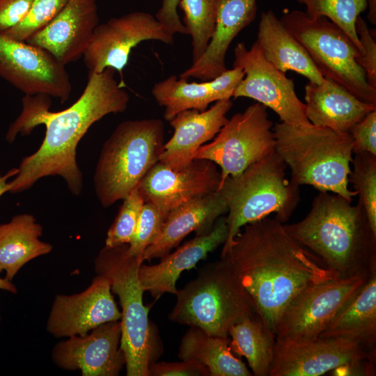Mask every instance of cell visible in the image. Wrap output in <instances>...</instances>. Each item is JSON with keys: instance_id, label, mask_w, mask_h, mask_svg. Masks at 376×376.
<instances>
[{"instance_id": "cell-1", "label": "cell", "mask_w": 376, "mask_h": 376, "mask_svg": "<svg viewBox=\"0 0 376 376\" xmlns=\"http://www.w3.org/2000/svg\"><path fill=\"white\" fill-rule=\"evenodd\" d=\"M114 74L111 68L88 72L82 94L60 111H49L48 95L24 96L22 112L10 125L6 140L13 142L17 134H29L40 125H45V135L39 148L22 160L10 182V192L27 190L40 178L59 175L74 195L81 194L83 177L77 163L78 143L93 124L109 113L125 111L129 102V94Z\"/></svg>"}, {"instance_id": "cell-2", "label": "cell", "mask_w": 376, "mask_h": 376, "mask_svg": "<svg viewBox=\"0 0 376 376\" xmlns=\"http://www.w3.org/2000/svg\"><path fill=\"white\" fill-rule=\"evenodd\" d=\"M221 258L228 261L258 316L274 334L281 313L298 292L338 277L275 218L243 226Z\"/></svg>"}, {"instance_id": "cell-3", "label": "cell", "mask_w": 376, "mask_h": 376, "mask_svg": "<svg viewBox=\"0 0 376 376\" xmlns=\"http://www.w3.org/2000/svg\"><path fill=\"white\" fill-rule=\"evenodd\" d=\"M283 228L338 277L368 276L376 270V234L358 202L320 191L301 221Z\"/></svg>"}, {"instance_id": "cell-4", "label": "cell", "mask_w": 376, "mask_h": 376, "mask_svg": "<svg viewBox=\"0 0 376 376\" xmlns=\"http://www.w3.org/2000/svg\"><path fill=\"white\" fill-rule=\"evenodd\" d=\"M275 151L298 186L338 194L349 201L357 196L348 187L353 140L349 132L312 125L297 127L281 122L273 127Z\"/></svg>"}, {"instance_id": "cell-5", "label": "cell", "mask_w": 376, "mask_h": 376, "mask_svg": "<svg viewBox=\"0 0 376 376\" xmlns=\"http://www.w3.org/2000/svg\"><path fill=\"white\" fill-rule=\"evenodd\" d=\"M164 145L162 120L120 123L104 143L93 181L97 197L107 207L123 200L159 162Z\"/></svg>"}, {"instance_id": "cell-6", "label": "cell", "mask_w": 376, "mask_h": 376, "mask_svg": "<svg viewBox=\"0 0 376 376\" xmlns=\"http://www.w3.org/2000/svg\"><path fill=\"white\" fill-rule=\"evenodd\" d=\"M287 166L276 151L252 164L241 173L228 177L218 191L227 208L228 237L221 256L245 225L275 213L288 221L299 201V186L287 179Z\"/></svg>"}, {"instance_id": "cell-7", "label": "cell", "mask_w": 376, "mask_h": 376, "mask_svg": "<svg viewBox=\"0 0 376 376\" xmlns=\"http://www.w3.org/2000/svg\"><path fill=\"white\" fill-rule=\"evenodd\" d=\"M175 295L169 318L213 336L227 337L231 327L258 315L251 296L223 258L202 267Z\"/></svg>"}, {"instance_id": "cell-8", "label": "cell", "mask_w": 376, "mask_h": 376, "mask_svg": "<svg viewBox=\"0 0 376 376\" xmlns=\"http://www.w3.org/2000/svg\"><path fill=\"white\" fill-rule=\"evenodd\" d=\"M127 249L128 244L104 246L95 260V269L108 279L120 301V347L125 358L126 375L148 376L157 354L155 336L148 319L150 308L143 304L145 291L139 276L141 263Z\"/></svg>"}, {"instance_id": "cell-9", "label": "cell", "mask_w": 376, "mask_h": 376, "mask_svg": "<svg viewBox=\"0 0 376 376\" xmlns=\"http://www.w3.org/2000/svg\"><path fill=\"white\" fill-rule=\"evenodd\" d=\"M304 47L321 75L363 102L376 104V88L359 65L361 53L348 36L325 17L310 18L301 10L284 11L280 18Z\"/></svg>"}, {"instance_id": "cell-10", "label": "cell", "mask_w": 376, "mask_h": 376, "mask_svg": "<svg viewBox=\"0 0 376 376\" xmlns=\"http://www.w3.org/2000/svg\"><path fill=\"white\" fill-rule=\"evenodd\" d=\"M274 151L273 123L267 107L256 102L228 119L212 141L199 148L194 159L219 166L221 185Z\"/></svg>"}, {"instance_id": "cell-11", "label": "cell", "mask_w": 376, "mask_h": 376, "mask_svg": "<svg viewBox=\"0 0 376 376\" xmlns=\"http://www.w3.org/2000/svg\"><path fill=\"white\" fill-rule=\"evenodd\" d=\"M233 66L244 73L233 97H249L273 110L281 122L297 127L313 125L305 113V104L298 97L292 79L275 68L264 57L258 41L250 49L244 42L234 49Z\"/></svg>"}, {"instance_id": "cell-12", "label": "cell", "mask_w": 376, "mask_h": 376, "mask_svg": "<svg viewBox=\"0 0 376 376\" xmlns=\"http://www.w3.org/2000/svg\"><path fill=\"white\" fill-rule=\"evenodd\" d=\"M368 276L336 277L304 288L281 313L274 330L276 340L318 338L338 310Z\"/></svg>"}, {"instance_id": "cell-13", "label": "cell", "mask_w": 376, "mask_h": 376, "mask_svg": "<svg viewBox=\"0 0 376 376\" xmlns=\"http://www.w3.org/2000/svg\"><path fill=\"white\" fill-rule=\"evenodd\" d=\"M0 77L25 95H45L66 102L72 83L65 65L47 50L0 33Z\"/></svg>"}, {"instance_id": "cell-14", "label": "cell", "mask_w": 376, "mask_h": 376, "mask_svg": "<svg viewBox=\"0 0 376 376\" xmlns=\"http://www.w3.org/2000/svg\"><path fill=\"white\" fill-rule=\"evenodd\" d=\"M173 36L152 15L132 12L95 28L83 56L88 72L99 73L111 68L122 74L132 49L145 40H159L173 44Z\"/></svg>"}, {"instance_id": "cell-15", "label": "cell", "mask_w": 376, "mask_h": 376, "mask_svg": "<svg viewBox=\"0 0 376 376\" xmlns=\"http://www.w3.org/2000/svg\"><path fill=\"white\" fill-rule=\"evenodd\" d=\"M375 354L341 338L276 340L268 376H319L354 361H375Z\"/></svg>"}, {"instance_id": "cell-16", "label": "cell", "mask_w": 376, "mask_h": 376, "mask_svg": "<svg viewBox=\"0 0 376 376\" xmlns=\"http://www.w3.org/2000/svg\"><path fill=\"white\" fill-rule=\"evenodd\" d=\"M221 173L207 159H194L187 167L173 170L158 162L141 182L144 203L154 205L166 219L173 209L218 190Z\"/></svg>"}, {"instance_id": "cell-17", "label": "cell", "mask_w": 376, "mask_h": 376, "mask_svg": "<svg viewBox=\"0 0 376 376\" xmlns=\"http://www.w3.org/2000/svg\"><path fill=\"white\" fill-rule=\"evenodd\" d=\"M108 279L97 274L79 293L55 297L47 322V330L56 338L84 336L106 322L120 320Z\"/></svg>"}, {"instance_id": "cell-18", "label": "cell", "mask_w": 376, "mask_h": 376, "mask_svg": "<svg viewBox=\"0 0 376 376\" xmlns=\"http://www.w3.org/2000/svg\"><path fill=\"white\" fill-rule=\"evenodd\" d=\"M120 320L106 322L84 336H72L52 350L59 368L80 370L83 376H116L125 366L120 347Z\"/></svg>"}, {"instance_id": "cell-19", "label": "cell", "mask_w": 376, "mask_h": 376, "mask_svg": "<svg viewBox=\"0 0 376 376\" xmlns=\"http://www.w3.org/2000/svg\"><path fill=\"white\" fill-rule=\"evenodd\" d=\"M98 24L97 0H68L47 25L24 41L66 65L83 57Z\"/></svg>"}, {"instance_id": "cell-20", "label": "cell", "mask_w": 376, "mask_h": 376, "mask_svg": "<svg viewBox=\"0 0 376 376\" xmlns=\"http://www.w3.org/2000/svg\"><path fill=\"white\" fill-rule=\"evenodd\" d=\"M233 106L230 99L221 100L208 109H189L178 113L170 122L172 137L164 145L159 162L173 170L189 165L201 146L212 139L227 123Z\"/></svg>"}, {"instance_id": "cell-21", "label": "cell", "mask_w": 376, "mask_h": 376, "mask_svg": "<svg viewBox=\"0 0 376 376\" xmlns=\"http://www.w3.org/2000/svg\"><path fill=\"white\" fill-rule=\"evenodd\" d=\"M228 234L226 217H220L209 233L196 235L172 253L160 258L159 263L152 265L142 263L139 267V276L143 290L150 292L155 299L164 293L175 295L178 290L176 281L180 274L195 267L210 252L224 244Z\"/></svg>"}, {"instance_id": "cell-22", "label": "cell", "mask_w": 376, "mask_h": 376, "mask_svg": "<svg viewBox=\"0 0 376 376\" xmlns=\"http://www.w3.org/2000/svg\"><path fill=\"white\" fill-rule=\"evenodd\" d=\"M257 10L256 0H222L215 29L205 51L179 77L208 81L226 70L225 58L230 43L255 19Z\"/></svg>"}, {"instance_id": "cell-23", "label": "cell", "mask_w": 376, "mask_h": 376, "mask_svg": "<svg viewBox=\"0 0 376 376\" xmlns=\"http://www.w3.org/2000/svg\"><path fill=\"white\" fill-rule=\"evenodd\" d=\"M226 204L217 191L171 210L166 217L157 240L144 251L143 262L166 256L190 233H209L217 219L227 212Z\"/></svg>"}, {"instance_id": "cell-24", "label": "cell", "mask_w": 376, "mask_h": 376, "mask_svg": "<svg viewBox=\"0 0 376 376\" xmlns=\"http://www.w3.org/2000/svg\"><path fill=\"white\" fill-rule=\"evenodd\" d=\"M304 90L306 116L316 127L348 132L352 126L376 110V104L361 101L329 79L324 78L320 84L309 82Z\"/></svg>"}, {"instance_id": "cell-25", "label": "cell", "mask_w": 376, "mask_h": 376, "mask_svg": "<svg viewBox=\"0 0 376 376\" xmlns=\"http://www.w3.org/2000/svg\"><path fill=\"white\" fill-rule=\"evenodd\" d=\"M318 337L344 338L376 353V270L338 310Z\"/></svg>"}, {"instance_id": "cell-26", "label": "cell", "mask_w": 376, "mask_h": 376, "mask_svg": "<svg viewBox=\"0 0 376 376\" xmlns=\"http://www.w3.org/2000/svg\"><path fill=\"white\" fill-rule=\"evenodd\" d=\"M236 86L235 77L228 72L201 82H188L187 79L171 75L156 83L151 93L158 104L164 107V119L170 121L183 111H203L211 102L230 99Z\"/></svg>"}, {"instance_id": "cell-27", "label": "cell", "mask_w": 376, "mask_h": 376, "mask_svg": "<svg viewBox=\"0 0 376 376\" xmlns=\"http://www.w3.org/2000/svg\"><path fill=\"white\" fill-rule=\"evenodd\" d=\"M267 61L283 72L293 71L320 84L324 77L301 44L272 10L260 15L256 40Z\"/></svg>"}, {"instance_id": "cell-28", "label": "cell", "mask_w": 376, "mask_h": 376, "mask_svg": "<svg viewBox=\"0 0 376 376\" xmlns=\"http://www.w3.org/2000/svg\"><path fill=\"white\" fill-rule=\"evenodd\" d=\"M42 227L29 214L14 216L0 224V273L11 281L18 271L28 262L49 253L52 246L40 240Z\"/></svg>"}, {"instance_id": "cell-29", "label": "cell", "mask_w": 376, "mask_h": 376, "mask_svg": "<svg viewBox=\"0 0 376 376\" xmlns=\"http://www.w3.org/2000/svg\"><path fill=\"white\" fill-rule=\"evenodd\" d=\"M229 344V336H213L200 328L189 327L181 340L178 357L204 365L210 376L253 375L232 352Z\"/></svg>"}, {"instance_id": "cell-30", "label": "cell", "mask_w": 376, "mask_h": 376, "mask_svg": "<svg viewBox=\"0 0 376 376\" xmlns=\"http://www.w3.org/2000/svg\"><path fill=\"white\" fill-rule=\"evenodd\" d=\"M230 348L244 357L255 376H268L273 359L276 338L258 315L247 318L228 331Z\"/></svg>"}, {"instance_id": "cell-31", "label": "cell", "mask_w": 376, "mask_h": 376, "mask_svg": "<svg viewBox=\"0 0 376 376\" xmlns=\"http://www.w3.org/2000/svg\"><path fill=\"white\" fill-rule=\"evenodd\" d=\"M222 0H180L185 26L191 37L192 63L205 51L214 33Z\"/></svg>"}, {"instance_id": "cell-32", "label": "cell", "mask_w": 376, "mask_h": 376, "mask_svg": "<svg viewBox=\"0 0 376 376\" xmlns=\"http://www.w3.org/2000/svg\"><path fill=\"white\" fill-rule=\"evenodd\" d=\"M306 6L310 18L325 17L338 25L350 38L359 52L362 48L355 29L357 17L364 12L366 0H295Z\"/></svg>"}, {"instance_id": "cell-33", "label": "cell", "mask_w": 376, "mask_h": 376, "mask_svg": "<svg viewBox=\"0 0 376 376\" xmlns=\"http://www.w3.org/2000/svg\"><path fill=\"white\" fill-rule=\"evenodd\" d=\"M352 170L348 175L359 195V203L363 207L371 230L376 234V155L361 152L354 153Z\"/></svg>"}, {"instance_id": "cell-34", "label": "cell", "mask_w": 376, "mask_h": 376, "mask_svg": "<svg viewBox=\"0 0 376 376\" xmlns=\"http://www.w3.org/2000/svg\"><path fill=\"white\" fill-rule=\"evenodd\" d=\"M144 203L138 188L123 199V205L108 230L105 246L129 244L135 233Z\"/></svg>"}, {"instance_id": "cell-35", "label": "cell", "mask_w": 376, "mask_h": 376, "mask_svg": "<svg viewBox=\"0 0 376 376\" xmlns=\"http://www.w3.org/2000/svg\"><path fill=\"white\" fill-rule=\"evenodd\" d=\"M68 0H34L23 20L2 33L17 40L24 41L47 25L65 6Z\"/></svg>"}, {"instance_id": "cell-36", "label": "cell", "mask_w": 376, "mask_h": 376, "mask_svg": "<svg viewBox=\"0 0 376 376\" xmlns=\"http://www.w3.org/2000/svg\"><path fill=\"white\" fill-rule=\"evenodd\" d=\"M165 218L152 204L145 203L135 233L128 244V254L142 264L145 250L159 236Z\"/></svg>"}, {"instance_id": "cell-37", "label": "cell", "mask_w": 376, "mask_h": 376, "mask_svg": "<svg viewBox=\"0 0 376 376\" xmlns=\"http://www.w3.org/2000/svg\"><path fill=\"white\" fill-rule=\"evenodd\" d=\"M355 29L362 48L359 65L365 72L366 79L376 88V42L366 21L359 16L356 20Z\"/></svg>"}, {"instance_id": "cell-38", "label": "cell", "mask_w": 376, "mask_h": 376, "mask_svg": "<svg viewBox=\"0 0 376 376\" xmlns=\"http://www.w3.org/2000/svg\"><path fill=\"white\" fill-rule=\"evenodd\" d=\"M348 132L353 140V153L368 152L376 155V110L352 126Z\"/></svg>"}, {"instance_id": "cell-39", "label": "cell", "mask_w": 376, "mask_h": 376, "mask_svg": "<svg viewBox=\"0 0 376 376\" xmlns=\"http://www.w3.org/2000/svg\"><path fill=\"white\" fill-rule=\"evenodd\" d=\"M148 376H210L208 369L203 364L192 361L152 363Z\"/></svg>"}, {"instance_id": "cell-40", "label": "cell", "mask_w": 376, "mask_h": 376, "mask_svg": "<svg viewBox=\"0 0 376 376\" xmlns=\"http://www.w3.org/2000/svg\"><path fill=\"white\" fill-rule=\"evenodd\" d=\"M34 0H0V33L21 22L29 12Z\"/></svg>"}, {"instance_id": "cell-41", "label": "cell", "mask_w": 376, "mask_h": 376, "mask_svg": "<svg viewBox=\"0 0 376 376\" xmlns=\"http://www.w3.org/2000/svg\"><path fill=\"white\" fill-rule=\"evenodd\" d=\"M179 3L180 0H162V6L155 16L162 26L173 36L175 33L188 34L178 14Z\"/></svg>"}, {"instance_id": "cell-42", "label": "cell", "mask_w": 376, "mask_h": 376, "mask_svg": "<svg viewBox=\"0 0 376 376\" xmlns=\"http://www.w3.org/2000/svg\"><path fill=\"white\" fill-rule=\"evenodd\" d=\"M375 361L364 359L340 366L331 371V375L338 376L362 375L371 376L375 374Z\"/></svg>"}, {"instance_id": "cell-43", "label": "cell", "mask_w": 376, "mask_h": 376, "mask_svg": "<svg viewBox=\"0 0 376 376\" xmlns=\"http://www.w3.org/2000/svg\"><path fill=\"white\" fill-rule=\"evenodd\" d=\"M17 172V168H14L8 171L5 175H0V197L6 191H10V182H8V180L15 176Z\"/></svg>"}, {"instance_id": "cell-44", "label": "cell", "mask_w": 376, "mask_h": 376, "mask_svg": "<svg viewBox=\"0 0 376 376\" xmlns=\"http://www.w3.org/2000/svg\"><path fill=\"white\" fill-rule=\"evenodd\" d=\"M368 4V19L374 25L376 24V0H366Z\"/></svg>"}, {"instance_id": "cell-45", "label": "cell", "mask_w": 376, "mask_h": 376, "mask_svg": "<svg viewBox=\"0 0 376 376\" xmlns=\"http://www.w3.org/2000/svg\"><path fill=\"white\" fill-rule=\"evenodd\" d=\"M0 289L8 291L12 293L17 292L15 285L10 281L0 277Z\"/></svg>"}, {"instance_id": "cell-46", "label": "cell", "mask_w": 376, "mask_h": 376, "mask_svg": "<svg viewBox=\"0 0 376 376\" xmlns=\"http://www.w3.org/2000/svg\"><path fill=\"white\" fill-rule=\"evenodd\" d=\"M0 322H1V317H0Z\"/></svg>"}]
</instances>
